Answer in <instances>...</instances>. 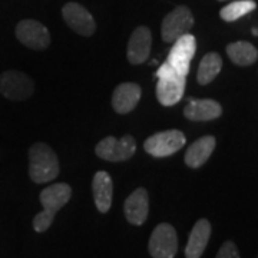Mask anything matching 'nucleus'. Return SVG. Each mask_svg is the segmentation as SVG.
<instances>
[{
	"label": "nucleus",
	"instance_id": "obj_20",
	"mask_svg": "<svg viewBox=\"0 0 258 258\" xmlns=\"http://www.w3.org/2000/svg\"><path fill=\"white\" fill-rule=\"evenodd\" d=\"M222 68V59L221 56L215 52H210L204 56L200 68H198V75H197V79L198 83L201 85H208L211 83L218 74L221 72Z\"/></svg>",
	"mask_w": 258,
	"mask_h": 258
},
{
	"label": "nucleus",
	"instance_id": "obj_15",
	"mask_svg": "<svg viewBox=\"0 0 258 258\" xmlns=\"http://www.w3.org/2000/svg\"><path fill=\"white\" fill-rule=\"evenodd\" d=\"M211 237V224L208 220L201 218L195 222L192 231L189 234V240L185 247V257L186 258H201L207 244Z\"/></svg>",
	"mask_w": 258,
	"mask_h": 258
},
{
	"label": "nucleus",
	"instance_id": "obj_1",
	"mask_svg": "<svg viewBox=\"0 0 258 258\" xmlns=\"http://www.w3.org/2000/svg\"><path fill=\"white\" fill-rule=\"evenodd\" d=\"M29 175L36 184H45L59 175V161L52 148L37 142L29 149Z\"/></svg>",
	"mask_w": 258,
	"mask_h": 258
},
{
	"label": "nucleus",
	"instance_id": "obj_16",
	"mask_svg": "<svg viewBox=\"0 0 258 258\" xmlns=\"http://www.w3.org/2000/svg\"><path fill=\"white\" fill-rule=\"evenodd\" d=\"M92 189L98 211L102 214L109 211L112 205V195H113V182L111 175L105 171L96 172L93 176Z\"/></svg>",
	"mask_w": 258,
	"mask_h": 258
},
{
	"label": "nucleus",
	"instance_id": "obj_11",
	"mask_svg": "<svg viewBox=\"0 0 258 258\" xmlns=\"http://www.w3.org/2000/svg\"><path fill=\"white\" fill-rule=\"evenodd\" d=\"M152 46V33L147 26H138L128 42V60L132 64H141L148 60Z\"/></svg>",
	"mask_w": 258,
	"mask_h": 258
},
{
	"label": "nucleus",
	"instance_id": "obj_9",
	"mask_svg": "<svg viewBox=\"0 0 258 258\" xmlns=\"http://www.w3.org/2000/svg\"><path fill=\"white\" fill-rule=\"evenodd\" d=\"M16 37L25 46L36 49V50L46 49L50 45L49 30L40 22L32 20V19L19 22L16 26Z\"/></svg>",
	"mask_w": 258,
	"mask_h": 258
},
{
	"label": "nucleus",
	"instance_id": "obj_3",
	"mask_svg": "<svg viewBox=\"0 0 258 258\" xmlns=\"http://www.w3.org/2000/svg\"><path fill=\"white\" fill-rule=\"evenodd\" d=\"M137 151V141L131 135H125L122 138L106 137L95 148L96 155L109 162H122L134 157Z\"/></svg>",
	"mask_w": 258,
	"mask_h": 258
},
{
	"label": "nucleus",
	"instance_id": "obj_6",
	"mask_svg": "<svg viewBox=\"0 0 258 258\" xmlns=\"http://www.w3.org/2000/svg\"><path fill=\"white\" fill-rule=\"evenodd\" d=\"M185 135L181 131H165L158 132L155 135L149 137L144 144V148L149 155L157 158L169 157L178 152L185 145Z\"/></svg>",
	"mask_w": 258,
	"mask_h": 258
},
{
	"label": "nucleus",
	"instance_id": "obj_10",
	"mask_svg": "<svg viewBox=\"0 0 258 258\" xmlns=\"http://www.w3.org/2000/svg\"><path fill=\"white\" fill-rule=\"evenodd\" d=\"M62 16H63L66 25L78 35L92 36L96 30V23H95L92 15L79 3H75V2L66 3L62 9Z\"/></svg>",
	"mask_w": 258,
	"mask_h": 258
},
{
	"label": "nucleus",
	"instance_id": "obj_17",
	"mask_svg": "<svg viewBox=\"0 0 258 258\" xmlns=\"http://www.w3.org/2000/svg\"><path fill=\"white\" fill-rule=\"evenodd\" d=\"M221 113V105L214 99L191 101L184 109L185 118L189 120H212L220 118Z\"/></svg>",
	"mask_w": 258,
	"mask_h": 258
},
{
	"label": "nucleus",
	"instance_id": "obj_18",
	"mask_svg": "<svg viewBox=\"0 0 258 258\" xmlns=\"http://www.w3.org/2000/svg\"><path fill=\"white\" fill-rule=\"evenodd\" d=\"M215 149V138L208 135V137H203L198 141H195L194 144L189 145L185 154V164L189 168H200L203 166L210 157L212 155Z\"/></svg>",
	"mask_w": 258,
	"mask_h": 258
},
{
	"label": "nucleus",
	"instance_id": "obj_22",
	"mask_svg": "<svg viewBox=\"0 0 258 258\" xmlns=\"http://www.w3.org/2000/svg\"><path fill=\"white\" fill-rule=\"evenodd\" d=\"M217 258H241L237 245L232 241H225L217 254Z\"/></svg>",
	"mask_w": 258,
	"mask_h": 258
},
{
	"label": "nucleus",
	"instance_id": "obj_7",
	"mask_svg": "<svg viewBox=\"0 0 258 258\" xmlns=\"http://www.w3.org/2000/svg\"><path fill=\"white\" fill-rule=\"evenodd\" d=\"M194 25V16L186 6H178L162 20L161 33L166 43H174L178 37L189 32Z\"/></svg>",
	"mask_w": 258,
	"mask_h": 258
},
{
	"label": "nucleus",
	"instance_id": "obj_23",
	"mask_svg": "<svg viewBox=\"0 0 258 258\" xmlns=\"http://www.w3.org/2000/svg\"><path fill=\"white\" fill-rule=\"evenodd\" d=\"M252 33H254V35H258V30H257V29H252Z\"/></svg>",
	"mask_w": 258,
	"mask_h": 258
},
{
	"label": "nucleus",
	"instance_id": "obj_21",
	"mask_svg": "<svg viewBox=\"0 0 258 258\" xmlns=\"http://www.w3.org/2000/svg\"><path fill=\"white\" fill-rule=\"evenodd\" d=\"M257 3L254 0H237L222 8L220 12V16L225 22H235L242 16L248 15L249 12L255 10Z\"/></svg>",
	"mask_w": 258,
	"mask_h": 258
},
{
	"label": "nucleus",
	"instance_id": "obj_13",
	"mask_svg": "<svg viewBox=\"0 0 258 258\" xmlns=\"http://www.w3.org/2000/svg\"><path fill=\"white\" fill-rule=\"evenodd\" d=\"M71 197H72V188L64 182H60L45 188L39 195V200L43 207V211L55 217L56 212L69 203Z\"/></svg>",
	"mask_w": 258,
	"mask_h": 258
},
{
	"label": "nucleus",
	"instance_id": "obj_4",
	"mask_svg": "<svg viewBox=\"0 0 258 258\" xmlns=\"http://www.w3.org/2000/svg\"><path fill=\"white\" fill-rule=\"evenodd\" d=\"M35 83L23 72L6 71L0 75V93L10 101H25L32 96Z\"/></svg>",
	"mask_w": 258,
	"mask_h": 258
},
{
	"label": "nucleus",
	"instance_id": "obj_19",
	"mask_svg": "<svg viewBox=\"0 0 258 258\" xmlns=\"http://www.w3.org/2000/svg\"><path fill=\"white\" fill-rule=\"evenodd\" d=\"M227 55L231 62L238 66H249L258 57V50L249 42H234L227 46Z\"/></svg>",
	"mask_w": 258,
	"mask_h": 258
},
{
	"label": "nucleus",
	"instance_id": "obj_2",
	"mask_svg": "<svg viewBox=\"0 0 258 258\" xmlns=\"http://www.w3.org/2000/svg\"><path fill=\"white\" fill-rule=\"evenodd\" d=\"M157 76V98L161 105L172 106L182 99L186 76L178 74L175 69L166 62L158 69Z\"/></svg>",
	"mask_w": 258,
	"mask_h": 258
},
{
	"label": "nucleus",
	"instance_id": "obj_14",
	"mask_svg": "<svg viewBox=\"0 0 258 258\" xmlns=\"http://www.w3.org/2000/svg\"><path fill=\"white\" fill-rule=\"evenodd\" d=\"M125 217L134 225H142L149 212V195L145 188H138L126 198L123 204Z\"/></svg>",
	"mask_w": 258,
	"mask_h": 258
},
{
	"label": "nucleus",
	"instance_id": "obj_12",
	"mask_svg": "<svg viewBox=\"0 0 258 258\" xmlns=\"http://www.w3.org/2000/svg\"><path fill=\"white\" fill-rule=\"evenodd\" d=\"M141 95H142V91L138 83H120L119 86L115 88L113 95H112V106L115 112H118L120 115L129 113L137 108Z\"/></svg>",
	"mask_w": 258,
	"mask_h": 258
},
{
	"label": "nucleus",
	"instance_id": "obj_8",
	"mask_svg": "<svg viewBox=\"0 0 258 258\" xmlns=\"http://www.w3.org/2000/svg\"><path fill=\"white\" fill-rule=\"evenodd\" d=\"M195 49H197L195 37L191 33H185L174 42V46L168 55L166 63L171 64L178 74L186 76L189 72L191 60L195 55Z\"/></svg>",
	"mask_w": 258,
	"mask_h": 258
},
{
	"label": "nucleus",
	"instance_id": "obj_5",
	"mask_svg": "<svg viewBox=\"0 0 258 258\" xmlns=\"http://www.w3.org/2000/svg\"><path fill=\"white\" fill-rule=\"evenodd\" d=\"M148 249L152 258H174L178 251V237L171 224L162 222L154 230Z\"/></svg>",
	"mask_w": 258,
	"mask_h": 258
}]
</instances>
